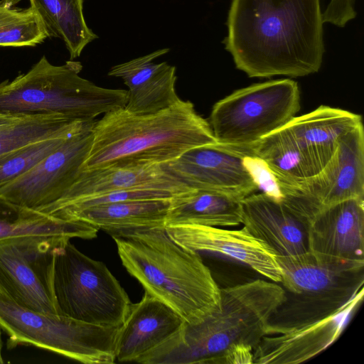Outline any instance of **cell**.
I'll return each instance as SVG.
<instances>
[{"mask_svg": "<svg viewBox=\"0 0 364 364\" xmlns=\"http://www.w3.org/2000/svg\"><path fill=\"white\" fill-rule=\"evenodd\" d=\"M320 0H231L223 43L250 77H304L325 53Z\"/></svg>", "mask_w": 364, "mask_h": 364, "instance_id": "1", "label": "cell"}, {"mask_svg": "<svg viewBox=\"0 0 364 364\" xmlns=\"http://www.w3.org/2000/svg\"><path fill=\"white\" fill-rule=\"evenodd\" d=\"M218 143L208 120L180 100L156 113L136 115L119 108L95 120L81 170L167 164L195 146Z\"/></svg>", "mask_w": 364, "mask_h": 364, "instance_id": "2", "label": "cell"}, {"mask_svg": "<svg viewBox=\"0 0 364 364\" xmlns=\"http://www.w3.org/2000/svg\"><path fill=\"white\" fill-rule=\"evenodd\" d=\"M112 238L128 273L186 323L197 324L220 309L221 289L199 252L180 245L165 227Z\"/></svg>", "mask_w": 364, "mask_h": 364, "instance_id": "3", "label": "cell"}, {"mask_svg": "<svg viewBox=\"0 0 364 364\" xmlns=\"http://www.w3.org/2000/svg\"><path fill=\"white\" fill-rule=\"evenodd\" d=\"M285 299L279 283L255 279L221 289L220 309L197 324L186 322L140 357L143 364H220L237 343L254 348L267 336L270 318Z\"/></svg>", "mask_w": 364, "mask_h": 364, "instance_id": "4", "label": "cell"}, {"mask_svg": "<svg viewBox=\"0 0 364 364\" xmlns=\"http://www.w3.org/2000/svg\"><path fill=\"white\" fill-rule=\"evenodd\" d=\"M82 69L79 61L55 65L43 56L28 72L0 82V114L88 122L125 107L127 90L99 87L80 76Z\"/></svg>", "mask_w": 364, "mask_h": 364, "instance_id": "5", "label": "cell"}, {"mask_svg": "<svg viewBox=\"0 0 364 364\" xmlns=\"http://www.w3.org/2000/svg\"><path fill=\"white\" fill-rule=\"evenodd\" d=\"M285 299L269 319L267 335L283 333L338 311L363 288V269H345L320 262L309 252L277 257Z\"/></svg>", "mask_w": 364, "mask_h": 364, "instance_id": "6", "label": "cell"}, {"mask_svg": "<svg viewBox=\"0 0 364 364\" xmlns=\"http://www.w3.org/2000/svg\"><path fill=\"white\" fill-rule=\"evenodd\" d=\"M0 328L9 348L29 345L86 364H112L120 327L85 323L23 307L0 291Z\"/></svg>", "mask_w": 364, "mask_h": 364, "instance_id": "7", "label": "cell"}, {"mask_svg": "<svg viewBox=\"0 0 364 364\" xmlns=\"http://www.w3.org/2000/svg\"><path fill=\"white\" fill-rule=\"evenodd\" d=\"M53 289L59 314L97 326L121 327L132 304L107 266L70 240L56 252Z\"/></svg>", "mask_w": 364, "mask_h": 364, "instance_id": "8", "label": "cell"}, {"mask_svg": "<svg viewBox=\"0 0 364 364\" xmlns=\"http://www.w3.org/2000/svg\"><path fill=\"white\" fill-rule=\"evenodd\" d=\"M300 91L289 78L238 89L213 106L209 124L220 144L247 148L288 124L299 112Z\"/></svg>", "mask_w": 364, "mask_h": 364, "instance_id": "9", "label": "cell"}, {"mask_svg": "<svg viewBox=\"0 0 364 364\" xmlns=\"http://www.w3.org/2000/svg\"><path fill=\"white\" fill-rule=\"evenodd\" d=\"M70 240L26 236L0 240V291L26 309L59 314L53 289L55 257Z\"/></svg>", "mask_w": 364, "mask_h": 364, "instance_id": "10", "label": "cell"}, {"mask_svg": "<svg viewBox=\"0 0 364 364\" xmlns=\"http://www.w3.org/2000/svg\"><path fill=\"white\" fill-rule=\"evenodd\" d=\"M277 196L308 224L321 210L336 203L364 198L363 122L344 134L317 174L291 186H277Z\"/></svg>", "mask_w": 364, "mask_h": 364, "instance_id": "11", "label": "cell"}, {"mask_svg": "<svg viewBox=\"0 0 364 364\" xmlns=\"http://www.w3.org/2000/svg\"><path fill=\"white\" fill-rule=\"evenodd\" d=\"M95 122L69 136L28 171L0 186V199L35 210L59 199L81 171L92 144Z\"/></svg>", "mask_w": 364, "mask_h": 364, "instance_id": "12", "label": "cell"}, {"mask_svg": "<svg viewBox=\"0 0 364 364\" xmlns=\"http://www.w3.org/2000/svg\"><path fill=\"white\" fill-rule=\"evenodd\" d=\"M245 150L220 143L204 144L165 165L191 189L213 191L242 200L260 188Z\"/></svg>", "mask_w": 364, "mask_h": 364, "instance_id": "13", "label": "cell"}, {"mask_svg": "<svg viewBox=\"0 0 364 364\" xmlns=\"http://www.w3.org/2000/svg\"><path fill=\"white\" fill-rule=\"evenodd\" d=\"M309 252L325 264L364 269V198L345 200L318 211L307 230Z\"/></svg>", "mask_w": 364, "mask_h": 364, "instance_id": "14", "label": "cell"}, {"mask_svg": "<svg viewBox=\"0 0 364 364\" xmlns=\"http://www.w3.org/2000/svg\"><path fill=\"white\" fill-rule=\"evenodd\" d=\"M165 228L174 241L188 250L224 256L249 267L270 281L279 283L282 280L277 255L244 226L231 230L188 224L168 225Z\"/></svg>", "mask_w": 364, "mask_h": 364, "instance_id": "15", "label": "cell"}, {"mask_svg": "<svg viewBox=\"0 0 364 364\" xmlns=\"http://www.w3.org/2000/svg\"><path fill=\"white\" fill-rule=\"evenodd\" d=\"M362 289L338 311L283 333L264 336L253 348V363L295 364L306 361L335 342L363 299Z\"/></svg>", "mask_w": 364, "mask_h": 364, "instance_id": "16", "label": "cell"}, {"mask_svg": "<svg viewBox=\"0 0 364 364\" xmlns=\"http://www.w3.org/2000/svg\"><path fill=\"white\" fill-rule=\"evenodd\" d=\"M240 221L277 257H296L309 252L307 222L277 195L267 191L242 199Z\"/></svg>", "mask_w": 364, "mask_h": 364, "instance_id": "17", "label": "cell"}, {"mask_svg": "<svg viewBox=\"0 0 364 364\" xmlns=\"http://www.w3.org/2000/svg\"><path fill=\"white\" fill-rule=\"evenodd\" d=\"M127 189H161L181 193L191 188L174 176L165 164L81 170L59 199L36 211L49 215L82 198Z\"/></svg>", "mask_w": 364, "mask_h": 364, "instance_id": "18", "label": "cell"}, {"mask_svg": "<svg viewBox=\"0 0 364 364\" xmlns=\"http://www.w3.org/2000/svg\"><path fill=\"white\" fill-rule=\"evenodd\" d=\"M165 48L112 66L108 75L121 78L127 86L128 112L144 115L166 109L181 99L176 91V67L154 60L168 53Z\"/></svg>", "mask_w": 364, "mask_h": 364, "instance_id": "19", "label": "cell"}, {"mask_svg": "<svg viewBox=\"0 0 364 364\" xmlns=\"http://www.w3.org/2000/svg\"><path fill=\"white\" fill-rule=\"evenodd\" d=\"M184 322L173 309L144 291L140 301L132 304L118 331L115 360L136 362L173 335Z\"/></svg>", "mask_w": 364, "mask_h": 364, "instance_id": "20", "label": "cell"}, {"mask_svg": "<svg viewBox=\"0 0 364 364\" xmlns=\"http://www.w3.org/2000/svg\"><path fill=\"white\" fill-rule=\"evenodd\" d=\"M361 122L362 117L358 114L321 105L294 117L284 127L316 175L330 161L341 138Z\"/></svg>", "mask_w": 364, "mask_h": 364, "instance_id": "21", "label": "cell"}, {"mask_svg": "<svg viewBox=\"0 0 364 364\" xmlns=\"http://www.w3.org/2000/svg\"><path fill=\"white\" fill-rule=\"evenodd\" d=\"M171 199L99 204L71 213L63 219L80 220L112 237H120L139 230L165 227Z\"/></svg>", "mask_w": 364, "mask_h": 364, "instance_id": "22", "label": "cell"}, {"mask_svg": "<svg viewBox=\"0 0 364 364\" xmlns=\"http://www.w3.org/2000/svg\"><path fill=\"white\" fill-rule=\"evenodd\" d=\"M240 200L213 191L190 189L170 200L165 227L188 224L237 226L241 225Z\"/></svg>", "mask_w": 364, "mask_h": 364, "instance_id": "23", "label": "cell"}, {"mask_svg": "<svg viewBox=\"0 0 364 364\" xmlns=\"http://www.w3.org/2000/svg\"><path fill=\"white\" fill-rule=\"evenodd\" d=\"M98 229L80 220H64L0 199V240L26 236H60L85 240Z\"/></svg>", "mask_w": 364, "mask_h": 364, "instance_id": "24", "label": "cell"}, {"mask_svg": "<svg viewBox=\"0 0 364 364\" xmlns=\"http://www.w3.org/2000/svg\"><path fill=\"white\" fill-rule=\"evenodd\" d=\"M250 159L259 162L277 186H291L314 176L294 139L283 127L247 147Z\"/></svg>", "mask_w": 364, "mask_h": 364, "instance_id": "25", "label": "cell"}, {"mask_svg": "<svg viewBox=\"0 0 364 364\" xmlns=\"http://www.w3.org/2000/svg\"><path fill=\"white\" fill-rule=\"evenodd\" d=\"M42 21L48 37L63 40L70 60L79 57L85 48L98 38L84 16V0H29Z\"/></svg>", "mask_w": 364, "mask_h": 364, "instance_id": "26", "label": "cell"}, {"mask_svg": "<svg viewBox=\"0 0 364 364\" xmlns=\"http://www.w3.org/2000/svg\"><path fill=\"white\" fill-rule=\"evenodd\" d=\"M91 122L72 121L56 114L25 115L0 129V159L41 141L70 136Z\"/></svg>", "mask_w": 364, "mask_h": 364, "instance_id": "27", "label": "cell"}, {"mask_svg": "<svg viewBox=\"0 0 364 364\" xmlns=\"http://www.w3.org/2000/svg\"><path fill=\"white\" fill-rule=\"evenodd\" d=\"M19 1H0V47L36 46L48 38L35 10L17 7Z\"/></svg>", "mask_w": 364, "mask_h": 364, "instance_id": "28", "label": "cell"}, {"mask_svg": "<svg viewBox=\"0 0 364 364\" xmlns=\"http://www.w3.org/2000/svg\"><path fill=\"white\" fill-rule=\"evenodd\" d=\"M68 137L41 141L0 159V186L28 171L59 147Z\"/></svg>", "mask_w": 364, "mask_h": 364, "instance_id": "29", "label": "cell"}, {"mask_svg": "<svg viewBox=\"0 0 364 364\" xmlns=\"http://www.w3.org/2000/svg\"><path fill=\"white\" fill-rule=\"evenodd\" d=\"M355 0H331L323 13V23L343 28L356 17Z\"/></svg>", "mask_w": 364, "mask_h": 364, "instance_id": "30", "label": "cell"}, {"mask_svg": "<svg viewBox=\"0 0 364 364\" xmlns=\"http://www.w3.org/2000/svg\"><path fill=\"white\" fill-rule=\"evenodd\" d=\"M253 348L245 343H237L228 348L222 356L220 364H252Z\"/></svg>", "mask_w": 364, "mask_h": 364, "instance_id": "31", "label": "cell"}, {"mask_svg": "<svg viewBox=\"0 0 364 364\" xmlns=\"http://www.w3.org/2000/svg\"><path fill=\"white\" fill-rule=\"evenodd\" d=\"M23 116L25 115L0 114V129L18 121Z\"/></svg>", "mask_w": 364, "mask_h": 364, "instance_id": "32", "label": "cell"}, {"mask_svg": "<svg viewBox=\"0 0 364 364\" xmlns=\"http://www.w3.org/2000/svg\"><path fill=\"white\" fill-rule=\"evenodd\" d=\"M1 353H2V341H1V331H0V364H2L4 363Z\"/></svg>", "mask_w": 364, "mask_h": 364, "instance_id": "33", "label": "cell"}]
</instances>
